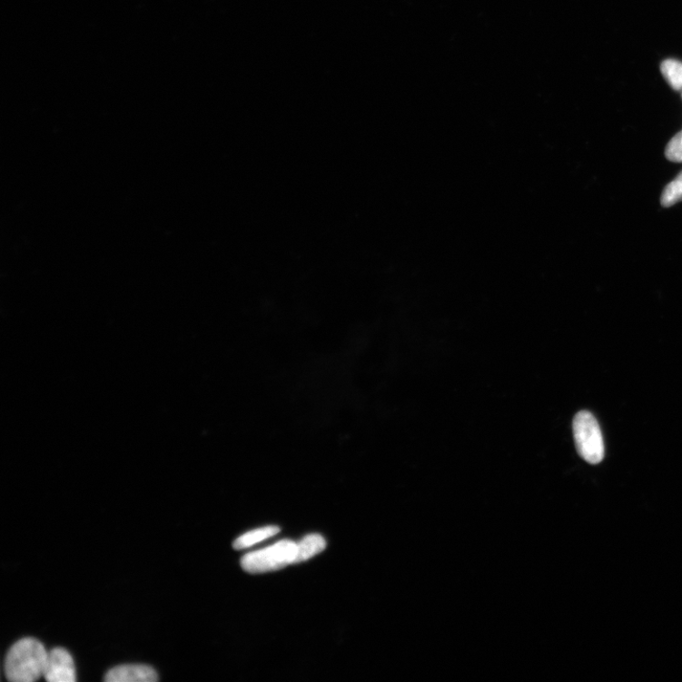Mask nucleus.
I'll use <instances>...</instances> for the list:
<instances>
[{"instance_id":"6","label":"nucleus","mask_w":682,"mask_h":682,"mask_svg":"<svg viewBox=\"0 0 682 682\" xmlns=\"http://www.w3.org/2000/svg\"><path fill=\"white\" fill-rule=\"evenodd\" d=\"M326 548V541L320 535H310L305 537L297 544V555L294 564L306 561L323 551Z\"/></svg>"},{"instance_id":"2","label":"nucleus","mask_w":682,"mask_h":682,"mask_svg":"<svg viewBox=\"0 0 682 682\" xmlns=\"http://www.w3.org/2000/svg\"><path fill=\"white\" fill-rule=\"evenodd\" d=\"M573 428L579 455L588 464L601 463L605 456V445L596 417L588 411H580L575 417Z\"/></svg>"},{"instance_id":"3","label":"nucleus","mask_w":682,"mask_h":682,"mask_svg":"<svg viewBox=\"0 0 682 682\" xmlns=\"http://www.w3.org/2000/svg\"><path fill=\"white\" fill-rule=\"evenodd\" d=\"M297 544L284 539L273 546L246 555L241 566L250 574H263L294 564Z\"/></svg>"},{"instance_id":"8","label":"nucleus","mask_w":682,"mask_h":682,"mask_svg":"<svg viewBox=\"0 0 682 682\" xmlns=\"http://www.w3.org/2000/svg\"><path fill=\"white\" fill-rule=\"evenodd\" d=\"M661 72L673 90H682V62L675 59L665 60L661 64Z\"/></svg>"},{"instance_id":"10","label":"nucleus","mask_w":682,"mask_h":682,"mask_svg":"<svg viewBox=\"0 0 682 682\" xmlns=\"http://www.w3.org/2000/svg\"><path fill=\"white\" fill-rule=\"evenodd\" d=\"M666 156L673 163H682V130L669 142Z\"/></svg>"},{"instance_id":"4","label":"nucleus","mask_w":682,"mask_h":682,"mask_svg":"<svg viewBox=\"0 0 682 682\" xmlns=\"http://www.w3.org/2000/svg\"><path fill=\"white\" fill-rule=\"evenodd\" d=\"M43 677L50 682L75 681V666L71 653L61 647L51 650Z\"/></svg>"},{"instance_id":"7","label":"nucleus","mask_w":682,"mask_h":682,"mask_svg":"<svg viewBox=\"0 0 682 682\" xmlns=\"http://www.w3.org/2000/svg\"><path fill=\"white\" fill-rule=\"evenodd\" d=\"M280 533V528L278 526H268L261 528V529L254 530L241 536L233 542V548L235 549H242L252 547V545L268 539Z\"/></svg>"},{"instance_id":"1","label":"nucleus","mask_w":682,"mask_h":682,"mask_svg":"<svg viewBox=\"0 0 682 682\" xmlns=\"http://www.w3.org/2000/svg\"><path fill=\"white\" fill-rule=\"evenodd\" d=\"M48 653L34 638H25L9 650L5 659V675L13 682H34L44 676Z\"/></svg>"},{"instance_id":"5","label":"nucleus","mask_w":682,"mask_h":682,"mask_svg":"<svg viewBox=\"0 0 682 682\" xmlns=\"http://www.w3.org/2000/svg\"><path fill=\"white\" fill-rule=\"evenodd\" d=\"M158 679L156 670L144 665L119 666L110 669L104 677L108 682H155Z\"/></svg>"},{"instance_id":"9","label":"nucleus","mask_w":682,"mask_h":682,"mask_svg":"<svg viewBox=\"0 0 682 682\" xmlns=\"http://www.w3.org/2000/svg\"><path fill=\"white\" fill-rule=\"evenodd\" d=\"M682 202V172L667 186L662 194V205L671 207Z\"/></svg>"}]
</instances>
